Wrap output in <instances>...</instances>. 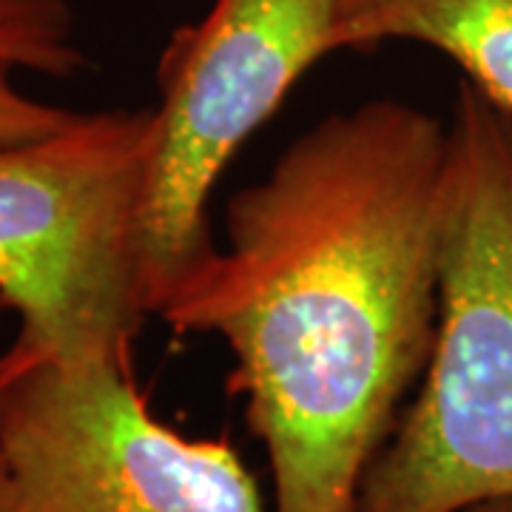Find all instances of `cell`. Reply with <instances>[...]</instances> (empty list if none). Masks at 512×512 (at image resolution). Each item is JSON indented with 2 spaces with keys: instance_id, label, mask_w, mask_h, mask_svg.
Masks as SVG:
<instances>
[{
  "instance_id": "obj_1",
  "label": "cell",
  "mask_w": 512,
  "mask_h": 512,
  "mask_svg": "<svg viewBox=\"0 0 512 512\" xmlns=\"http://www.w3.org/2000/svg\"><path fill=\"white\" fill-rule=\"evenodd\" d=\"M447 126L402 100L330 114L225 208V245L154 316L220 336L276 512H356L439 325Z\"/></svg>"
},
{
  "instance_id": "obj_2",
  "label": "cell",
  "mask_w": 512,
  "mask_h": 512,
  "mask_svg": "<svg viewBox=\"0 0 512 512\" xmlns=\"http://www.w3.org/2000/svg\"><path fill=\"white\" fill-rule=\"evenodd\" d=\"M416 402L370 461L356 512L512 498V114L461 80L439 211V325Z\"/></svg>"
},
{
  "instance_id": "obj_3",
  "label": "cell",
  "mask_w": 512,
  "mask_h": 512,
  "mask_svg": "<svg viewBox=\"0 0 512 512\" xmlns=\"http://www.w3.org/2000/svg\"><path fill=\"white\" fill-rule=\"evenodd\" d=\"M154 146V106L0 146V302L18 313L20 348L131 365L148 316L140 222Z\"/></svg>"
},
{
  "instance_id": "obj_4",
  "label": "cell",
  "mask_w": 512,
  "mask_h": 512,
  "mask_svg": "<svg viewBox=\"0 0 512 512\" xmlns=\"http://www.w3.org/2000/svg\"><path fill=\"white\" fill-rule=\"evenodd\" d=\"M336 0H214L157 60V146L140 222L148 316L214 248L208 200L242 143L330 55Z\"/></svg>"
},
{
  "instance_id": "obj_5",
  "label": "cell",
  "mask_w": 512,
  "mask_h": 512,
  "mask_svg": "<svg viewBox=\"0 0 512 512\" xmlns=\"http://www.w3.org/2000/svg\"><path fill=\"white\" fill-rule=\"evenodd\" d=\"M9 512H262L220 439L157 419L131 365L35 359L0 393Z\"/></svg>"
},
{
  "instance_id": "obj_6",
  "label": "cell",
  "mask_w": 512,
  "mask_h": 512,
  "mask_svg": "<svg viewBox=\"0 0 512 512\" xmlns=\"http://www.w3.org/2000/svg\"><path fill=\"white\" fill-rule=\"evenodd\" d=\"M413 40L456 60L464 80L512 114V0H336L330 55Z\"/></svg>"
},
{
  "instance_id": "obj_7",
  "label": "cell",
  "mask_w": 512,
  "mask_h": 512,
  "mask_svg": "<svg viewBox=\"0 0 512 512\" xmlns=\"http://www.w3.org/2000/svg\"><path fill=\"white\" fill-rule=\"evenodd\" d=\"M0 66L69 80L89 66L66 0H0Z\"/></svg>"
},
{
  "instance_id": "obj_8",
  "label": "cell",
  "mask_w": 512,
  "mask_h": 512,
  "mask_svg": "<svg viewBox=\"0 0 512 512\" xmlns=\"http://www.w3.org/2000/svg\"><path fill=\"white\" fill-rule=\"evenodd\" d=\"M77 117V111L60 109L23 94L12 80V69L0 66V146L49 137L60 128L72 126Z\"/></svg>"
},
{
  "instance_id": "obj_9",
  "label": "cell",
  "mask_w": 512,
  "mask_h": 512,
  "mask_svg": "<svg viewBox=\"0 0 512 512\" xmlns=\"http://www.w3.org/2000/svg\"><path fill=\"white\" fill-rule=\"evenodd\" d=\"M35 359H40L37 353H32V350H26V348H20V345H15V348L9 350L3 359H0V393L9 387V382L18 376L20 370L26 365H32Z\"/></svg>"
},
{
  "instance_id": "obj_10",
  "label": "cell",
  "mask_w": 512,
  "mask_h": 512,
  "mask_svg": "<svg viewBox=\"0 0 512 512\" xmlns=\"http://www.w3.org/2000/svg\"><path fill=\"white\" fill-rule=\"evenodd\" d=\"M464 512H512V498H501V501H487V504H478Z\"/></svg>"
},
{
  "instance_id": "obj_11",
  "label": "cell",
  "mask_w": 512,
  "mask_h": 512,
  "mask_svg": "<svg viewBox=\"0 0 512 512\" xmlns=\"http://www.w3.org/2000/svg\"><path fill=\"white\" fill-rule=\"evenodd\" d=\"M12 510V493H9V478L3 473V464H0V512Z\"/></svg>"
}]
</instances>
